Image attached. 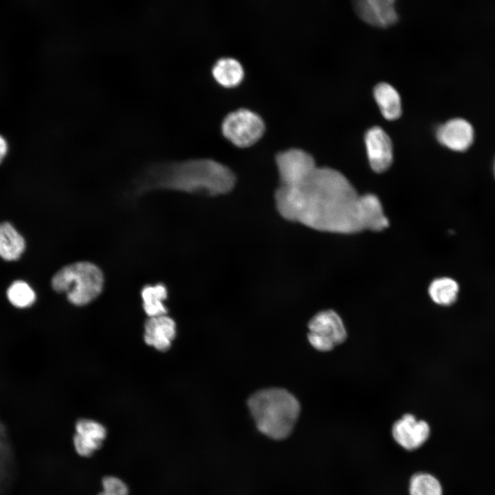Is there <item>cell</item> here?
Returning <instances> with one entry per match:
<instances>
[{"label": "cell", "instance_id": "10", "mask_svg": "<svg viewBox=\"0 0 495 495\" xmlns=\"http://www.w3.org/2000/svg\"><path fill=\"white\" fill-rule=\"evenodd\" d=\"M430 432V426L427 422L417 420L410 414L404 415L394 424L392 428L395 441L408 450H413L421 446L428 439Z\"/></svg>", "mask_w": 495, "mask_h": 495}, {"label": "cell", "instance_id": "21", "mask_svg": "<svg viewBox=\"0 0 495 495\" xmlns=\"http://www.w3.org/2000/svg\"><path fill=\"white\" fill-rule=\"evenodd\" d=\"M10 302L17 308H27L35 301L36 295L30 285L22 280L14 282L7 291Z\"/></svg>", "mask_w": 495, "mask_h": 495}, {"label": "cell", "instance_id": "16", "mask_svg": "<svg viewBox=\"0 0 495 495\" xmlns=\"http://www.w3.org/2000/svg\"><path fill=\"white\" fill-rule=\"evenodd\" d=\"M25 250V241L8 222L0 223V256L6 261L17 260Z\"/></svg>", "mask_w": 495, "mask_h": 495}, {"label": "cell", "instance_id": "23", "mask_svg": "<svg viewBox=\"0 0 495 495\" xmlns=\"http://www.w3.org/2000/svg\"><path fill=\"white\" fill-rule=\"evenodd\" d=\"M8 146L5 139L0 135V164L6 155Z\"/></svg>", "mask_w": 495, "mask_h": 495}, {"label": "cell", "instance_id": "24", "mask_svg": "<svg viewBox=\"0 0 495 495\" xmlns=\"http://www.w3.org/2000/svg\"><path fill=\"white\" fill-rule=\"evenodd\" d=\"M98 495H108V494H105L104 492H102L100 493Z\"/></svg>", "mask_w": 495, "mask_h": 495}, {"label": "cell", "instance_id": "1", "mask_svg": "<svg viewBox=\"0 0 495 495\" xmlns=\"http://www.w3.org/2000/svg\"><path fill=\"white\" fill-rule=\"evenodd\" d=\"M276 207L285 219L312 229L353 234L388 226L382 204L373 194L360 195L348 179L329 167H316L303 180L280 185Z\"/></svg>", "mask_w": 495, "mask_h": 495}, {"label": "cell", "instance_id": "20", "mask_svg": "<svg viewBox=\"0 0 495 495\" xmlns=\"http://www.w3.org/2000/svg\"><path fill=\"white\" fill-rule=\"evenodd\" d=\"M76 434L83 440L100 448L107 436V430L101 424L91 419L78 420L75 426Z\"/></svg>", "mask_w": 495, "mask_h": 495}, {"label": "cell", "instance_id": "3", "mask_svg": "<svg viewBox=\"0 0 495 495\" xmlns=\"http://www.w3.org/2000/svg\"><path fill=\"white\" fill-rule=\"evenodd\" d=\"M248 404L259 431L274 439H284L291 433L300 410L297 399L280 388L258 390Z\"/></svg>", "mask_w": 495, "mask_h": 495}, {"label": "cell", "instance_id": "13", "mask_svg": "<svg viewBox=\"0 0 495 495\" xmlns=\"http://www.w3.org/2000/svg\"><path fill=\"white\" fill-rule=\"evenodd\" d=\"M175 336L176 324L166 314L149 317L144 323V342L157 351H167Z\"/></svg>", "mask_w": 495, "mask_h": 495}, {"label": "cell", "instance_id": "6", "mask_svg": "<svg viewBox=\"0 0 495 495\" xmlns=\"http://www.w3.org/2000/svg\"><path fill=\"white\" fill-rule=\"evenodd\" d=\"M308 340L314 348L329 351L342 343L346 338V331L339 315L333 310L316 314L308 324Z\"/></svg>", "mask_w": 495, "mask_h": 495}, {"label": "cell", "instance_id": "22", "mask_svg": "<svg viewBox=\"0 0 495 495\" xmlns=\"http://www.w3.org/2000/svg\"><path fill=\"white\" fill-rule=\"evenodd\" d=\"M103 492L108 495H128L129 487L125 482L115 476H107L102 480Z\"/></svg>", "mask_w": 495, "mask_h": 495}, {"label": "cell", "instance_id": "7", "mask_svg": "<svg viewBox=\"0 0 495 495\" xmlns=\"http://www.w3.org/2000/svg\"><path fill=\"white\" fill-rule=\"evenodd\" d=\"M280 185H294L303 180L316 167L313 157L303 150L290 148L276 156Z\"/></svg>", "mask_w": 495, "mask_h": 495}, {"label": "cell", "instance_id": "15", "mask_svg": "<svg viewBox=\"0 0 495 495\" xmlns=\"http://www.w3.org/2000/svg\"><path fill=\"white\" fill-rule=\"evenodd\" d=\"M214 80L222 87L232 88L240 84L243 78L244 70L239 60L231 57L219 59L212 67Z\"/></svg>", "mask_w": 495, "mask_h": 495}, {"label": "cell", "instance_id": "8", "mask_svg": "<svg viewBox=\"0 0 495 495\" xmlns=\"http://www.w3.org/2000/svg\"><path fill=\"white\" fill-rule=\"evenodd\" d=\"M364 143L370 166L373 171L382 173L391 165L393 159L390 137L380 126H373L365 133Z\"/></svg>", "mask_w": 495, "mask_h": 495}, {"label": "cell", "instance_id": "12", "mask_svg": "<svg viewBox=\"0 0 495 495\" xmlns=\"http://www.w3.org/2000/svg\"><path fill=\"white\" fill-rule=\"evenodd\" d=\"M17 476L14 448L8 428L0 418V495H9Z\"/></svg>", "mask_w": 495, "mask_h": 495}, {"label": "cell", "instance_id": "9", "mask_svg": "<svg viewBox=\"0 0 495 495\" xmlns=\"http://www.w3.org/2000/svg\"><path fill=\"white\" fill-rule=\"evenodd\" d=\"M352 1L358 16L372 26L387 28L397 21L396 0H352Z\"/></svg>", "mask_w": 495, "mask_h": 495}, {"label": "cell", "instance_id": "2", "mask_svg": "<svg viewBox=\"0 0 495 495\" xmlns=\"http://www.w3.org/2000/svg\"><path fill=\"white\" fill-rule=\"evenodd\" d=\"M236 182L226 166L210 159L159 161L145 166L136 181L138 189L168 188L208 196L226 194Z\"/></svg>", "mask_w": 495, "mask_h": 495}, {"label": "cell", "instance_id": "14", "mask_svg": "<svg viewBox=\"0 0 495 495\" xmlns=\"http://www.w3.org/2000/svg\"><path fill=\"white\" fill-rule=\"evenodd\" d=\"M373 96L386 120H395L402 114V101L398 91L390 84L382 82L374 88Z\"/></svg>", "mask_w": 495, "mask_h": 495}, {"label": "cell", "instance_id": "17", "mask_svg": "<svg viewBox=\"0 0 495 495\" xmlns=\"http://www.w3.org/2000/svg\"><path fill=\"white\" fill-rule=\"evenodd\" d=\"M459 290V285L456 280L449 277H441L430 283L428 294L434 303L448 307L456 301Z\"/></svg>", "mask_w": 495, "mask_h": 495}, {"label": "cell", "instance_id": "11", "mask_svg": "<svg viewBox=\"0 0 495 495\" xmlns=\"http://www.w3.org/2000/svg\"><path fill=\"white\" fill-rule=\"evenodd\" d=\"M436 137L445 147L454 151L463 152L472 144L474 132L468 121L456 118L440 125L436 131Z\"/></svg>", "mask_w": 495, "mask_h": 495}, {"label": "cell", "instance_id": "5", "mask_svg": "<svg viewBox=\"0 0 495 495\" xmlns=\"http://www.w3.org/2000/svg\"><path fill=\"white\" fill-rule=\"evenodd\" d=\"M224 137L238 147H248L263 135L265 124L255 112L247 109L235 110L228 114L221 124Z\"/></svg>", "mask_w": 495, "mask_h": 495}, {"label": "cell", "instance_id": "18", "mask_svg": "<svg viewBox=\"0 0 495 495\" xmlns=\"http://www.w3.org/2000/svg\"><path fill=\"white\" fill-rule=\"evenodd\" d=\"M143 308L148 317L165 315L167 309L163 301L167 297V290L162 284L146 285L141 292Z\"/></svg>", "mask_w": 495, "mask_h": 495}, {"label": "cell", "instance_id": "25", "mask_svg": "<svg viewBox=\"0 0 495 495\" xmlns=\"http://www.w3.org/2000/svg\"><path fill=\"white\" fill-rule=\"evenodd\" d=\"M494 176H495V163H494Z\"/></svg>", "mask_w": 495, "mask_h": 495}, {"label": "cell", "instance_id": "19", "mask_svg": "<svg viewBox=\"0 0 495 495\" xmlns=\"http://www.w3.org/2000/svg\"><path fill=\"white\" fill-rule=\"evenodd\" d=\"M410 495H443V489L437 478L428 473L412 476L409 486Z\"/></svg>", "mask_w": 495, "mask_h": 495}, {"label": "cell", "instance_id": "4", "mask_svg": "<svg viewBox=\"0 0 495 495\" xmlns=\"http://www.w3.org/2000/svg\"><path fill=\"white\" fill-rule=\"evenodd\" d=\"M104 276L101 270L87 261L64 266L52 278V286L58 292L67 294L68 300L76 305H85L101 292Z\"/></svg>", "mask_w": 495, "mask_h": 495}]
</instances>
